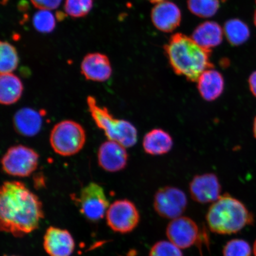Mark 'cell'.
I'll return each mask as SVG.
<instances>
[{"label": "cell", "mask_w": 256, "mask_h": 256, "mask_svg": "<svg viewBox=\"0 0 256 256\" xmlns=\"http://www.w3.org/2000/svg\"><path fill=\"white\" fill-rule=\"evenodd\" d=\"M42 204L20 182H5L0 191L1 231L21 238L34 231L44 218Z\"/></svg>", "instance_id": "cell-1"}, {"label": "cell", "mask_w": 256, "mask_h": 256, "mask_svg": "<svg viewBox=\"0 0 256 256\" xmlns=\"http://www.w3.org/2000/svg\"><path fill=\"white\" fill-rule=\"evenodd\" d=\"M170 64L176 74L196 82L204 71L213 68L212 50L204 49L186 35L176 34L164 47Z\"/></svg>", "instance_id": "cell-2"}, {"label": "cell", "mask_w": 256, "mask_h": 256, "mask_svg": "<svg viewBox=\"0 0 256 256\" xmlns=\"http://www.w3.org/2000/svg\"><path fill=\"white\" fill-rule=\"evenodd\" d=\"M206 220L210 231L222 235L238 232L254 222V216L244 204L228 194L214 202Z\"/></svg>", "instance_id": "cell-3"}, {"label": "cell", "mask_w": 256, "mask_h": 256, "mask_svg": "<svg viewBox=\"0 0 256 256\" xmlns=\"http://www.w3.org/2000/svg\"><path fill=\"white\" fill-rule=\"evenodd\" d=\"M87 103L92 120L96 126L104 131L108 140L120 143L126 148L135 145L138 132L132 124L114 118L106 108L99 106L95 98L92 96H88Z\"/></svg>", "instance_id": "cell-4"}, {"label": "cell", "mask_w": 256, "mask_h": 256, "mask_svg": "<svg viewBox=\"0 0 256 256\" xmlns=\"http://www.w3.org/2000/svg\"><path fill=\"white\" fill-rule=\"evenodd\" d=\"M86 140L84 128L76 122H60L53 128L50 144L54 151L62 156H71L81 151Z\"/></svg>", "instance_id": "cell-5"}, {"label": "cell", "mask_w": 256, "mask_h": 256, "mask_svg": "<svg viewBox=\"0 0 256 256\" xmlns=\"http://www.w3.org/2000/svg\"><path fill=\"white\" fill-rule=\"evenodd\" d=\"M39 158L38 154L28 146H12L2 158V168L9 175L19 178L28 177L36 170Z\"/></svg>", "instance_id": "cell-6"}, {"label": "cell", "mask_w": 256, "mask_h": 256, "mask_svg": "<svg viewBox=\"0 0 256 256\" xmlns=\"http://www.w3.org/2000/svg\"><path fill=\"white\" fill-rule=\"evenodd\" d=\"M106 220L108 225L114 232L126 234L132 232L138 226L140 215L132 202L118 200L108 207Z\"/></svg>", "instance_id": "cell-7"}, {"label": "cell", "mask_w": 256, "mask_h": 256, "mask_svg": "<svg viewBox=\"0 0 256 256\" xmlns=\"http://www.w3.org/2000/svg\"><path fill=\"white\" fill-rule=\"evenodd\" d=\"M153 206L160 216L174 220L180 217L186 210L187 196L177 188L166 186L156 191Z\"/></svg>", "instance_id": "cell-8"}, {"label": "cell", "mask_w": 256, "mask_h": 256, "mask_svg": "<svg viewBox=\"0 0 256 256\" xmlns=\"http://www.w3.org/2000/svg\"><path fill=\"white\" fill-rule=\"evenodd\" d=\"M78 202L80 212L92 222L103 218L110 207L103 188L92 182L82 188Z\"/></svg>", "instance_id": "cell-9"}, {"label": "cell", "mask_w": 256, "mask_h": 256, "mask_svg": "<svg viewBox=\"0 0 256 256\" xmlns=\"http://www.w3.org/2000/svg\"><path fill=\"white\" fill-rule=\"evenodd\" d=\"M200 234L197 224L186 216L172 220L166 229V235L169 241L180 249L194 246L199 240Z\"/></svg>", "instance_id": "cell-10"}, {"label": "cell", "mask_w": 256, "mask_h": 256, "mask_svg": "<svg viewBox=\"0 0 256 256\" xmlns=\"http://www.w3.org/2000/svg\"><path fill=\"white\" fill-rule=\"evenodd\" d=\"M190 192L192 199L198 203H214L222 196V186L215 174L198 175L190 182Z\"/></svg>", "instance_id": "cell-11"}, {"label": "cell", "mask_w": 256, "mask_h": 256, "mask_svg": "<svg viewBox=\"0 0 256 256\" xmlns=\"http://www.w3.org/2000/svg\"><path fill=\"white\" fill-rule=\"evenodd\" d=\"M126 147L114 140L102 144L98 152L99 166L108 172H116L126 168L128 155Z\"/></svg>", "instance_id": "cell-12"}, {"label": "cell", "mask_w": 256, "mask_h": 256, "mask_svg": "<svg viewBox=\"0 0 256 256\" xmlns=\"http://www.w3.org/2000/svg\"><path fill=\"white\" fill-rule=\"evenodd\" d=\"M44 247L50 256H70L74 250L75 242L67 230L50 226L44 236Z\"/></svg>", "instance_id": "cell-13"}, {"label": "cell", "mask_w": 256, "mask_h": 256, "mask_svg": "<svg viewBox=\"0 0 256 256\" xmlns=\"http://www.w3.org/2000/svg\"><path fill=\"white\" fill-rule=\"evenodd\" d=\"M152 20L158 30L170 33L180 25L181 11L177 5L168 0L156 3L152 9Z\"/></svg>", "instance_id": "cell-14"}, {"label": "cell", "mask_w": 256, "mask_h": 256, "mask_svg": "<svg viewBox=\"0 0 256 256\" xmlns=\"http://www.w3.org/2000/svg\"><path fill=\"white\" fill-rule=\"evenodd\" d=\"M81 72L88 80L97 82L107 81L112 73L110 60L103 54H88L82 60Z\"/></svg>", "instance_id": "cell-15"}, {"label": "cell", "mask_w": 256, "mask_h": 256, "mask_svg": "<svg viewBox=\"0 0 256 256\" xmlns=\"http://www.w3.org/2000/svg\"><path fill=\"white\" fill-rule=\"evenodd\" d=\"M196 82L201 97L208 102L214 101L219 98L225 86L222 74L213 68L204 71Z\"/></svg>", "instance_id": "cell-16"}, {"label": "cell", "mask_w": 256, "mask_h": 256, "mask_svg": "<svg viewBox=\"0 0 256 256\" xmlns=\"http://www.w3.org/2000/svg\"><path fill=\"white\" fill-rule=\"evenodd\" d=\"M223 34L224 30L218 24L207 21L195 28L191 38L202 48L211 50L222 44Z\"/></svg>", "instance_id": "cell-17"}, {"label": "cell", "mask_w": 256, "mask_h": 256, "mask_svg": "<svg viewBox=\"0 0 256 256\" xmlns=\"http://www.w3.org/2000/svg\"><path fill=\"white\" fill-rule=\"evenodd\" d=\"M14 123L18 134L31 137L40 132L42 126V118L37 111L30 108H23L16 112Z\"/></svg>", "instance_id": "cell-18"}, {"label": "cell", "mask_w": 256, "mask_h": 256, "mask_svg": "<svg viewBox=\"0 0 256 256\" xmlns=\"http://www.w3.org/2000/svg\"><path fill=\"white\" fill-rule=\"evenodd\" d=\"M144 151L152 156H160L168 152L174 140L168 133L162 129H154L146 134L143 140Z\"/></svg>", "instance_id": "cell-19"}, {"label": "cell", "mask_w": 256, "mask_h": 256, "mask_svg": "<svg viewBox=\"0 0 256 256\" xmlns=\"http://www.w3.org/2000/svg\"><path fill=\"white\" fill-rule=\"evenodd\" d=\"M24 85L17 76L12 73L1 74L0 76V102L11 105L20 98Z\"/></svg>", "instance_id": "cell-20"}, {"label": "cell", "mask_w": 256, "mask_h": 256, "mask_svg": "<svg viewBox=\"0 0 256 256\" xmlns=\"http://www.w3.org/2000/svg\"><path fill=\"white\" fill-rule=\"evenodd\" d=\"M223 30L227 40L233 46H239L245 43L250 35L248 25L236 18L227 21Z\"/></svg>", "instance_id": "cell-21"}, {"label": "cell", "mask_w": 256, "mask_h": 256, "mask_svg": "<svg viewBox=\"0 0 256 256\" xmlns=\"http://www.w3.org/2000/svg\"><path fill=\"white\" fill-rule=\"evenodd\" d=\"M19 58L16 48L7 41L0 43V72L12 73L18 68Z\"/></svg>", "instance_id": "cell-22"}, {"label": "cell", "mask_w": 256, "mask_h": 256, "mask_svg": "<svg viewBox=\"0 0 256 256\" xmlns=\"http://www.w3.org/2000/svg\"><path fill=\"white\" fill-rule=\"evenodd\" d=\"M220 6V0H188L192 14L202 18L212 17L218 11Z\"/></svg>", "instance_id": "cell-23"}, {"label": "cell", "mask_w": 256, "mask_h": 256, "mask_svg": "<svg viewBox=\"0 0 256 256\" xmlns=\"http://www.w3.org/2000/svg\"><path fill=\"white\" fill-rule=\"evenodd\" d=\"M33 24L35 30L40 33H51L56 26L55 16L50 10H40L34 16Z\"/></svg>", "instance_id": "cell-24"}, {"label": "cell", "mask_w": 256, "mask_h": 256, "mask_svg": "<svg viewBox=\"0 0 256 256\" xmlns=\"http://www.w3.org/2000/svg\"><path fill=\"white\" fill-rule=\"evenodd\" d=\"M92 0H66L64 10L73 18L85 17L92 10Z\"/></svg>", "instance_id": "cell-25"}, {"label": "cell", "mask_w": 256, "mask_h": 256, "mask_svg": "<svg viewBox=\"0 0 256 256\" xmlns=\"http://www.w3.org/2000/svg\"><path fill=\"white\" fill-rule=\"evenodd\" d=\"M251 254L250 246L242 239L230 240L223 248V256H251Z\"/></svg>", "instance_id": "cell-26"}, {"label": "cell", "mask_w": 256, "mask_h": 256, "mask_svg": "<svg viewBox=\"0 0 256 256\" xmlns=\"http://www.w3.org/2000/svg\"><path fill=\"white\" fill-rule=\"evenodd\" d=\"M149 256H184L177 246L170 242L160 241L156 242L150 250Z\"/></svg>", "instance_id": "cell-27"}, {"label": "cell", "mask_w": 256, "mask_h": 256, "mask_svg": "<svg viewBox=\"0 0 256 256\" xmlns=\"http://www.w3.org/2000/svg\"><path fill=\"white\" fill-rule=\"evenodd\" d=\"M30 2L36 8L50 11L58 8L62 0H30Z\"/></svg>", "instance_id": "cell-28"}, {"label": "cell", "mask_w": 256, "mask_h": 256, "mask_svg": "<svg viewBox=\"0 0 256 256\" xmlns=\"http://www.w3.org/2000/svg\"><path fill=\"white\" fill-rule=\"evenodd\" d=\"M248 85L252 94L256 98V72H252L250 76Z\"/></svg>", "instance_id": "cell-29"}, {"label": "cell", "mask_w": 256, "mask_h": 256, "mask_svg": "<svg viewBox=\"0 0 256 256\" xmlns=\"http://www.w3.org/2000/svg\"><path fill=\"white\" fill-rule=\"evenodd\" d=\"M252 130H254V136L256 139V117L254 120V127H252Z\"/></svg>", "instance_id": "cell-30"}, {"label": "cell", "mask_w": 256, "mask_h": 256, "mask_svg": "<svg viewBox=\"0 0 256 256\" xmlns=\"http://www.w3.org/2000/svg\"><path fill=\"white\" fill-rule=\"evenodd\" d=\"M148 1L152 3H156H156L167 1V0H148Z\"/></svg>", "instance_id": "cell-31"}, {"label": "cell", "mask_w": 256, "mask_h": 256, "mask_svg": "<svg viewBox=\"0 0 256 256\" xmlns=\"http://www.w3.org/2000/svg\"><path fill=\"white\" fill-rule=\"evenodd\" d=\"M254 256H256V240L254 246Z\"/></svg>", "instance_id": "cell-32"}, {"label": "cell", "mask_w": 256, "mask_h": 256, "mask_svg": "<svg viewBox=\"0 0 256 256\" xmlns=\"http://www.w3.org/2000/svg\"><path fill=\"white\" fill-rule=\"evenodd\" d=\"M254 22L255 26H256V10L255 11V14H254Z\"/></svg>", "instance_id": "cell-33"}, {"label": "cell", "mask_w": 256, "mask_h": 256, "mask_svg": "<svg viewBox=\"0 0 256 256\" xmlns=\"http://www.w3.org/2000/svg\"></svg>", "instance_id": "cell-34"}]
</instances>
